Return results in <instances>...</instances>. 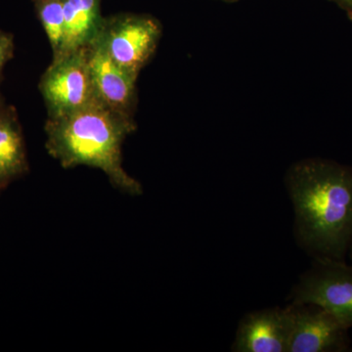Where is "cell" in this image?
I'll list each match as a JSON object with an SVG mask.
<instances>
[{"mask_svg":"<svg viewBox=\"0 0 352 352\" xmlns=\"http://www.w3.org/2000/svg\"><path fill=\"white\" fill-rule=\"evenodd\" d=\"M219 1L227 2V3H233V2L239 1V0H219Z\"/></svg>","mask_w":352,"mask_h":352,"instance_id":"5bb4252c","label":"cell"},{"mask_svg":"<svg viewBox=\"0 0 352 352\" xmlns=\"http://www.w3.org/2000/svg\"><path fill=\"white\" fill-rule=\"evenodd\" d=\"M162 25L149 15L119 14L103 18L95 43L113 61L129 73L139 76L159 44Z\"/></svg>","mask_w":352,"mask_h":352,"instance_id":"3957f363","label":"cell"},{"mask_svg":"<svg viewBox=\"0 0 352 352\" xmlns=\"http://www.w3.org/2000/svg\"><path fill=\"white\" fill-rule=\"evenodd\" d=\"M48 118L63 117L99 100L95 91L87 47L53 59L39 82Z\"/></svg>","mask_w":352,"mask_h":352,"instance_id":"277c9868","label":"cell"},{"mask_svg":"<svg viewBox=\"0 0 352 352\" xmlns=\"http://www.w3.org/2000/svg\"><path fill=\"white\" fill-rule=\"evenodd\" d=\"M289 302L314 303L352 328V263L312 258L289 294Z\"/></svg>","mask_w":352,"mask_h":352,"instance_id":"5b68a950","label":"cell"},{"mask_svg":"<svg viewBox=\"0 0 352 352\" xmlns=\"http://www.w3.org/2000/svg\"><path fill=\"white\" fill-rule=\"evenodd\" d=\"M87 52L92 80L99 100L116 112L133 118L138 76L116 63L95 41L87 46Z\"/></svg>","mask_w":352,"mask_h":352,"instance_id":"ba28073f","label":"cell"},{"mask_svg":"<svg viewBox=\"0 0 352 352\" xmlns=\"http://www.w3.org/2000/svg\"><path fill=\"white\" fill-rule=\"evenodd\" d=\"M101 0H63L64 36L59 55L87 47L98 34L103 17Z\"/></svg>","mask_w":352,"mask_h":352,"instance_id":"9c48e42d","label":"cell"},{"mask_svg":"<svg viewBox=\"0 0 352 352\" xmlns=\"http://www.w3.org/2000/svg\"><path fill=\"white\" fill-rule=\"evenodd\" d=\"M28 170L19 122L13 112L0 110V189Z\"/></svg>","mask_w":352,"mask_h":352,"instance_id":"30bf717a","label":"cell"},{"mask_svg":"<svg viewBox=\"0 0 352 352\" xmlns=\"http://www.w3.org/2000/svg\"><path fill=\"white\" fill-rule=\"evenodd\" d=\"M294 316L289 305L248 312L241 318L233 352H289Z\"/></svg>","mask_w":352,"mask_h":352,"instance_id":"52a82bcc","label":"cell"},{"mask_svg":"<svg viewBox=\"0 0 352 352\" xmlns=\"http://www.w3.org/2000/svg\"><path fill=\"white\" fill-rule=\"evenodd\" d=\"M284 183L298 247L312 258L346 261L352 245V166L307 157L289 166Z\"/></svg>","mask_w":352,"mask_h":352,"instance_id":"6da1fadb","label":"cell"},{"mask_svg":"<svg viewBox=\"0 0 352 352\" xmlns=\"http://www.w3.org/2000/svg\"><path fill=\"white\" fill-rule=\"evenodd\" d=\"M135 129L133 118L96 100L63 117L48 118L45 147L63 168H98L116 188L138 196L142 185L124 170L122 155L124 140Z\"/></svg>","mask_w":352,"mask_h":352,"instance_id":"7a4b0ae2","label":"cell"},{"mask_svg":"<svg viewBox=\"0 0 352 352\" xmlns=\"http://www.w3.org/2000/svg\"><path fill=\"white\" fill-rule=\"evenodd\" d=\"M349 256H351V261H352V245H351V251H349Z\"/></svg>","mask_w":352,"mask_h":352,"instance_id":"9a60e30c","label":"cell"},{"mask_svg":"<svg viewBox=\"0 0 352 352\" xmlns=\"http://www.w3.org/2000/svg\"><path fill=\"white\" fill-rule=\"evenodd\" d=\"M38 17L52 48L53 58L61 50L64 36L63 0H34Z\"/></svg>","mask_w":352,"mask_h":352,"instance_id":"8fae6325","label":"cell"},{"mask_svg":"<svg viewBox=\"0 0 352 352\" xmlns=\"http://www.w3.org/2000/svg\"><path fill=\"white\" fill-rule=\"evenodd\" d=\"M328 1L333 2L336 6H339L352 21V0H328Z\"/></svg>","mask_w":352,"mask_h":352,"instance_id":"4fadbf2b","label":"cell"},{"mask_svg":"<svg viewBox=\"0 0 352 352\" xmlns=\"http://www.w3.org/2000/svg\"><path fill=\"white\" fill-rule=\"evenodd\" d=\"M14 50L15 45L12 34L0 30V75L9 60L13 57Z\"/></svg>","mask_w":352,"mask_h":352,"instance_id":"7c38bea8","label":"cell"},{"mask_svg":"<svg viewBox=\"0 0 352 352\" xmlns=\"http://www.w3.org/2000/svg\"><path fill=\"white\" fill-rule=\"evenodd\" d=\"M294 330L289 352L352 351L349 329L328 310L314 303L289 302Z\"/></svg>","mask_w":352,"mask_h":352,"instance_id":"8992f818","label":"cell"}]
</instances>
